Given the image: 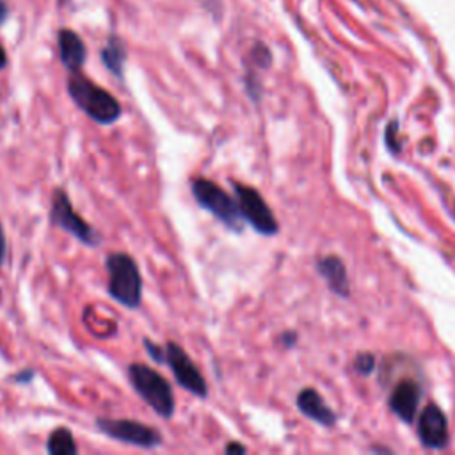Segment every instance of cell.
<instances>
[{
    "label": "cell",
    "instance_id": "5",
    "mask_svg": "<svg viewBox=\"0 0 455 455\" xmlns=\"http://www.w3.org/2000/svg\"><path fill=\"white\" fill-rule=\"evenodd\" d=\"M50 222L57 226L66 233L77 238L78 242L87 247H98L102 244V235L84 221L80 215L73 210V205L70 202V196L62 187H57L52 194V206H50Z\"/></svg>",
    "mask_w": 455,
    "mask_h": 455
},
{
    "label": "cell",
    "instance_id": "2",
    "mask_svg": "<svg viewBox=\"0 0 455 455\" xmlns=\"http://www.w3.org/2000/svg\"><path fill=\"white\" fill-rule=\"evenodd\" d=\"M107 292L127 310H137L143 303V276L139 265L128 253L114 251L105 258Z\"/></svg>",
    "mask_w": 455,
    "mask_h": 455
},
{
    "label": "cell",
    "instance_id": "13",
    "mask_svg": "<svg viewBox=\"0 0 455 455\" xmlns=\"http://www.w3.org/2000/svg\"><path fill=\"white\" fill-rule=\"evenodd\" d=\"M319 272L320 276L328 281L329 288L332 292H337L340 296H347L349 294V279H347V272H345V265L337 256H325L319 262Z\"/></svg>",
    "mask_w": 455,
    "mask_h": 455
},
{
    "label": "cell",
    "instance_id": "7",
    "mask_svg": "<svg viewBox=\"0 0 455 455\" xmlns=\"http://www.w3.org/2000/svg\"><path fill=\"white\" fill-rule=\"evenodd\" d=\"M96 429L119 443L132 445L143 450H155L164 443V438L157 429L137 420L96 418Z\"/></svg>",
    "mask_w": 455,
    "mask_h": 455
},
{
    "label": "cell",
    "instance_id": "4",
    "mask_svg": "<svg viewBox=\"0 0 455 455\" xmlns=\"http://www.w3.org/2000/svg\"><path fill=\"white\" fill-rule=\"evenodd\" d=\"M190 193L197 205L212 213L228 230L237 231V233L244 230L246 221L238 208L237 199L231 197L222 187H219L215 181L208 178H194L190 180Z\"/></svg>",
    "mask_w": 455,
    "mask_h": 455
},
{
    "label": "cell",
    "instance_id": "21",
    "mask_svg": "<svg viewBox=\"0 0 455 455\" xmlns=\"http://www.w3.org/2000/svg\"><path fill=\"white\" fill-rule=\"evenodd\" d=\"M6 18H8V8H6L4 0H0V25L4 24Z\"/></svg>",
    "mask_w": 455,
    "mask_h": 455
},
{
    "label": "cell",
    "instance_id": "8",
    "mask_svg": "<svg viewBox=\"0 0 455 455\" xmlns=\"http://www.w3.org/2000/svg\"><path fill=\"white\" fill-rule=\"evenodd\" d=\"M166 365L171 368L172 375L177 379L178 386L185 391L196 395L197 398L208 397V384L203 373L196 366L189 354L185 353L184 347H180L175 341L166 344Z\"/></svg>",
    "mask_w": 455,
    "mask_h": 455
},
{
    "label": "cell",
    "instance_id": "11",
    "mask_svg": "<svg viewBox=\"0 0 455 455\" xmlns=\"http://www.w3.org/2000/svg\"><path fill=\"white\" fill-rule=\"evenodd\" d=\"M297 407L304 416H307L313 422L320 423L324 427H331L337 422V416L332 413L331 407L324 402V398L320 397L315 390L306 388L297 395Z\"/></svg>",
    "mask_w": 455,
    "mask_h": 455
},
{
    "label": "cell",
    "instance_id": "19",
    "mask_svg": "<svg viewBox=\"0 0 455 455\" xmlns=\"http://www.w3.org/2000/svg\"><path fill=\"white\" fill-rule=\"evenodd\" d=\"M224 452H226V454H246L247 448L244 447V445L237 443V441H231L230 445H226Z\"/></svg>",
    "mask_w": 455,
    "mask_h": 455
},
{
    "label": "cell",
    "instance_id": "6",
    "mask_svg": "<svg viewBox=\"0 0 455 455\" xmlns=\"http://www.w3.org/2000/svg\"><path fill=\"white\" fill-rule=\"evenodd\" d=\"M231 187H233L235 199H237L244 221L256 233L265 235V237H272V235L278 233V219L274 217L271 206L267 205L262 194L253 187H249V185L240 184V181H231Z\"/></svg>",
    "mask_w": 455,
    "mask_h": 455
},
{
    "label": "cell",
    "instance_id": "9",
    "mask_svg": "<svg viewBox=\"0 0 455 455\" xmlns=\"http://www.w3.org/2000/svg\"><path fill=\"white\" fill-rule=\"evenodd\" d=\"M418 436L427 448L438 450L448 441V420L438 406L431 404L423 409L418 420Z\"/></svg>",
    "mask_w": 455,
    "mask_h": 455
},
{
    "label": "cell",
    "instance_id": "10",
    "mask_svg": "<svg viewBox=\"0 0 455 455\" xmlns=\"http://www.w3.org/2000/svg\"><path fill=\"white\" fill-rule=\"evenodd\" d=\"M420 400H422L420 386L413 381H402L391 393L390 406L398 418L411 423L418 413Z\"/></svg>",
    "mask_w": 455,
    "mask_h": 455
},
{
    "label": "cell",
    "instance_id": "3",
    "mask_svg": "<svg viewBox=\"0 0 455 455\" xmlns=\"http://www.w3.org/2000/svg\"><path fill=\"white\" fill-rule=\"evenodd\" d=\"M128 381L136 393L148 404L160 418L171 420L177 411V400L168 379L143 363H132L127 370Z\"/></svg>",
    "mask_w": 455,
    "mask_h": 455
},
{
    "label": "cell",
    "instance_id": "20",
    "mask_svg": "<svg viewBox=\"0 0 455 455\" xmlns=\"http://www.w3.org/2000/svg\"><path fill=\"white\" fill-rule=\"evenodd\" d=\"M33 379H34V370H25V372H20L18 375H15V377H12V381L25 382V384H27V382H30Z\"/></svg>",
    "mask_w": 455,
    "mask_h": 455
},
{
    "label": "cell",
    "instance_id": "16",
    "mask_svg": "<svg viewBox=\"0 0 455 455\" xmlns=\"http://www.w3.org/2000/svg\"><path fill=\"white\" fill-rule=\"evenodd\" d=\"M143 345H144V349H146V353H148V356L152 357L155 363H159V365H164V363H166V347H162V345H157L155 341L150 340V338H144Z\"/></svg>",
    "mask_w": 455,
    "mask_h": 455
},
{
    "label": "cell",
    "instance_id": "14",
    "mask_svg": "<svg viewBox=\"0 0 455 455\" xmlns=\"http://www.w3.org/2000/svg\"><path fill=\"white\" fill-rule=\"evenodd\" d=\"M102 61L112 75L123 77L125 61H127V50H125L123 42H119L118 37H111L105 48L102 50Z\"/></svg>",
    "mask_w": 455,
    "mask_h": 455
},
{
    "label": "cell",
    "instance_id": "15",
    "mask_svg": "<svg viewBox=\"0 0 455 455\" xmlns=\"http://www.w3.org/2000/svg\"><path fill=\"white\" fill-rule=\"evenodd\" d=\"M46 452L50 455H75L78 454V447L75 443L73 434L66 427H57L46 441Z\"/></svg>",
    "mask_w": 455,
    "mask_h": 455
},
{
    "label": "cell",
    "instance_id": "1",
    "mask_svg": "<svg viewBox=\"0 0 455 455\" xmlns=\"http://www.w3.org/2000/svg\"><path fill=\"white\" fill-rule=\"evenodd\" d=\"M68 95L84 114L102 127L114 125L123 114L121 103L116 100V96L80 75V71H75L68 78Z\"/></svg>",
    "mask_w": 455,
    "mask_h": 455
},
{
    "label": "cell",
    "instance_id": "22",
    "mask_svg": "<svg viewBox=\"0 0 455 455\" xmlns=\"http://www.w3.org/2000/svg\"><path fill=\"white\" fill-rule=\"evenodd\" d=\"M6 64H8V55H6L4 48H2V45H0V70H4Z\"/></svg>",
    "mask_w": 455,
    "mask_h": 455
},
{
    "label": "cell",
    "instance_id": "17",
    "mask_svg": "<svg viewBox=\"0 0 455 455\" xmlns=\"http://www.w3.org/2000/svg\"><path fill=\"white\" fill-rule=\"evenodd\" d=\"M373 365H375V361H373L372 354H361V356L356 359V370L359 373H363V375L372 373Z\"/></svg>",
    "mask_w": 455,
    "mask_h": 455
},
{
    "label": "cell",
    "instance_id": "12",
    "mask_svg": "<svg viewBox=\"0 0 455 455\" xmlns=\"http://www.w3.org/2000/svg\"><path fill=\"white\" fill-rule=\"evenodd\" d=\"M59 53H61L62 64L70 73L80 71L82 64L86 62V45L80 39V36L70 29L59 33Z\"/></svg>",
    "mask_w": 455,
    "mask_h": 455
},
{
    "label": "cell",
    "instance_id": "18",
    "mask_svg": "<svg viewBox=\"0 0 455 455\" xmlns=\"http://www.w3.org/2000/svg\"><path fill=\"white\" fill-rule=\"evenodd\" d=\"M6 253H8V244H6L4 228L0 224V269H2V265H4L6 262Z\"/></svg>",
    "mask_w": 455,
    "mask_h": 455
}]
</instances>
